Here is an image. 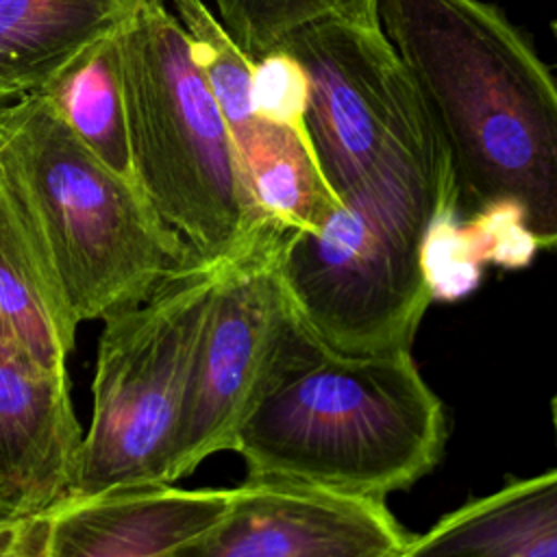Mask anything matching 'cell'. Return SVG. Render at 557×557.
Returning <instances> with one entry per match:
<instances>
[{"label": "cell", "mask_w": 557, "mask_h": 557, "mask_svg": "<svg viewBox=\"0 0 557 557\" xmlns=\"http://www.w3.org/2000/svg\"><path fill=\"white\" fill-rule=\"evenodd\" d=\"M379 20L446 146L453 220L509 209L557 248V83L527 37L483 0H379Z\"/></svg>", "instance_id": "cell-1"}, {"label": "cell", "mask_w": 557, "mask_h": 557, "mask_svg": "<svg viewBox=\"0 0 557 557\" xmlns=\"http://www.w3.org/2000/svg\"><path fill=\"white\" fill-rule=\"evenodd\" d=\"M444 444V405L411 350L339 352L298 318L233 450L246 481L385 500L429 474Z\"/></svg>", "instance_id": "cell-2"}, {"label": "cell", "mask_w": 557, "mask_h": 557, "mask_svg": "<svg viewBox=\"0 0 557 557\" xmlns=\"http://www.w3.org/2000/svg\"><path fill=\"white\" fill-rule=\"evenodd\" d=\"M0 183L78 324L135 307L202 265L139 185L100 161L41 91L0 107Z\"/></svg>", "instance_id": "cell-3"}, {"label": "cell", "mask_w": 557, "mask_h": 557, "mask_svg": "<svg viewBox=\"0 0 557 557\" xmlns=\"http://www.w3.org/2000/svg\"><path fill=\"white\" fill-rule=\"evenodd\" d=\"M278 50L307 74L309 137L342 202H379L431 222L455 218L446 146L383 28L326 13Z\"/></svg>", "instance_id": "cell-4"}, {"label": "cell", "mask_w": 557, "mask_h": 557, "mask_svg": "<svg viewBox=\"0 0 557 557\" xmlns=\"http://www.w3.org/2000/svg\"><path fill=\"white\" fill-rule=\"evenodd\" d=\"M135 181L200 263L235 255L263 224L224 115L163 0L120 28Z\"/></svg>", "instance_id": "cell-5"}, {"label": "cell", "mask_w": 557, "mask_h": 557, "mask_svg": "<svg viewBox=\"0 0 557 557\" xmlns=\"http://www.w3.org/2000/svg\"><path fill=\"white\" fill-rule=\"evenodd\" d=\"M215 274L218 261L196 265L102 320L94 411L67 498L170 483Z\"/></svg>", "instance_id": "cell-6"}, {"label": "cell", "mask_w": 557, "mask_h": 557, "mask_svg": "<svg viewBox=\"0 0 557 557\" xmlns=\"http://www.w3.org/2000/svg\"><path fill=\"white\" fill-rule=\"evenodd\" d=\"M431 226L403 209L344 200L318 231H292L281 274L302 322L339 352L411 350L435 296Z\"/></svg>", "instance_id": "cell-7"}, {"label": "cell", "mask_w": 557, "mask_h": 557, "mask_svg": "<svg viewBox=\"0 0 557 557\" xmlns=\"http://www.w3.org/2000/svg\"><path fill=\"white\" fill-rule=\"evenodd\" d=\"M289 233L263 222L235 255L218 261L170 483L191 474L211 455L233 450L246 413L300 318L281 274V248Z\"/></svg>", "instance_id": "cell-8"}, {"label": "cell", "mask_w": 557, "mask_h": 557, "mask_svg": "<svg viewBox=\"0 0 557 557\" xmlns=\"http://www.w3.org/2000/svg\"><path fill=\"white\" fill-rule=\"evenodd\" d=\"M411 540L385 500L244 481L215 522L163 557H400Z\"/></svg>", "instance_id": "cell-9"}, {"label": "cell", "mask_w": 557, "mask_h": 557, "mask_svg": "<svg viewBox=\"0 0 557 557\" xmlns=\"http://www.w3.org/2000/svg\"><path fill=\"white\" fill-rule=\"evenodd\" d=\"M83 435L67 370L41 366L0 331V485L26 513L70 496Z\"/></svg>", "instance_id": "cell-10"}, {"label": "cell", "mask_w": 557, "mask_h": 557, "mask_svg": "<svg viewBox=\"0 0 557 557\" xmlns=\"http://www.w3.org/2000/svg\"><path fill=\"white\" fill-rule=\"evenodd\" d=\"M231 490L146 485L63 498L46 511L44 557H163L215 522Z\"/></svg>", "instance_id": "cell-11"}, {"label": "cell", "mask_w": 557, "mask_h": 557, "mask_svg": "<svg viewBox=\"0 0 557 557\" xmlns=\"http://www.w3.org/2000/svg\"><path fill=\"white\" fill-rule=\"evenodd\" d=\"M128 15L115 0H0V83L15 100L44 89Z\"/></svg>", "instance_id": "cell-12"}, {"label": "cell", "mask_w": 557, "mask_h": 557, "mask_svg": "<svg viewBox=\"0 0 557 557\" xmlns=\"http://www.w3.org/2000/svg\"><path fill=\"white\" fill-rule=\"evenodd\" d=\"M78 320L0 183V331L52 370H67Z\"/></svg>", "instance_id": "cell-13"}, {"label": "cell", "mask_w": 557, "mask_h": 557, "mask_svg": "<svg viewBox=\"0 0 557 557\" xmlns=\"http://www.w3.org/2000/svg\"><path fill=\"white\" fill-rule=\"evenodd\" d=\"M557 531V468L511 481L413 535L400 557H524Z\"/></svg>", "instance_id": "cell-14"}, {"label": "cell", "mask_w": 557, "mask_h": 557, "mask_svg": "<svg viewBox=\"0 0 557 557\" xmlns=\"http://www.w3.org/2000/svg\"><path fill=\"white\" fill-rule=\"evenodd\" d=\"M237 157L263 222L318 231L342 205L320 170L313 144L289 126L257 117L237 144Z\"/></svg>", "instance_id": "cell-15"}, {"label": "cell", "mask_w": 557, "mask_h": 557, "mask_svg": "<svg viewBox=\"0 0 557 557\" xmlns=\"http://www.w3.org/2000/svg\"><path fill=\"white\" fill-rule=\"evenodd\" d=\"M39 91L100 161L137 183L128 144L120 30L87 46Z\"/></svg>", "instance_id": "cell-16"}, {"label": "cell", "mask_w": 557, "mask_h": 557, "mask_svg": "<svg viewBox=\"0 0 557 557\" xmlns=\"http://www.w3.org/2000/svg\"><path fill=\"white\" fill-rule=\"evenodd\" d=\"M174 4L191 57L202 72L237 148L257 120L252 109L255 61L235 44L202 0H174Z\"/></svg>", "instance_id": "cell-17"}, {"label": "cell", "mask_w": 557, "mask_h": 557, "mask_svg": "<svg viewBox=\"0 0 557 557\" xmlns=\"http://www.w3.org/2000/svg\"><path fill=\"white\" fill-rule=\"evenodd\" d=\"M218 20L252 59L278 50L300 26L326 15L318 0H215Z\"/></svg>", "instance_id": "cell-18"}, {"label": "cell", "mask_w": 557, "mask_h": 557, "mask_svg": "<svg viewBox=\"0 0 557 557\" xmlns=\"http://www.w3.org/2000/svg\"><path fill=\"white\" fill-rule=\"evenodd\" d=\"M307 104L309 81L294 54L274 50L255 61L252 109L257 117L289 126L311 141L307 128Z\"/></svg>", "instance_id": "cell-19"}, {"label": "cell", "mask_w": 557, "mask_h": 557, "mask_svg": "<svg viewBox=\"0 0 557 557\" xmlns=\"http://www.w3.org/2000/svg\"><path fill=\"white\" fill-rule=\"evenodd\" d=\"M46 533V513H33L0 524V557H44Z\"/></svg>", "instance_id": "cell-20"}, {"label": "cell", "mask_w": 557, "mask_h": 557, "mask_svg": "<svg viewBox=\"0 0 557 557\" xmlns=\"http://www.w3.org/2000/svg\"><path fill=\"white\" fill-rule=\"evenodd\" d=\"M329 13L339 15L348 22L381 28L379 0H318Z\"/></svg>", "instance_id": "cell-21"}, {"label": "cell", "mask_w": 557, "mask_h": 557, "mask_svg": "<svg viewBox=\"0 0 557 557\" xmlns=\"http://www.w3.org/2000/svg\"><path fill=\"white\" fill-rule=\"evenodd\" d=\"M24 516H33V513H26L22 509V505L15 500V496L0 485V524H7V522H13L17 518H24Z\"/></svg>", "instance_id": "cell-22"}, {"label": "cell", "mask_w": 557, "mask_h": 557, "mask_svg": "<svg viewBox=\"0 0 557 557\" xmlns=\"http://www.w3.org/2000/svg\"><path fill=\"white\" fill-rule=\"evenodd\" d=\"M524 557H557V531L533 546Z\"/></svg>", "instance_id": "cell-23"}, {"label": "cell", "mask_w": 557, "mask_h": 557, "mask_svg": "<svg viewBox=\"0 0 557 557\" xmlns=\"http://www.w3.org/2000/svg\"><path fill=\"white\" fill-rule=\"evenodd\" d=\"M117 4H122L126 11H137L139 7H144V4H148V2H152V0H115Z\"/></svg>", "instance_id": "cell-24"}, {"label": "cell", "mask_w": 557, "mask_h": 557, "mask_svg": "<svg viewBox=\"0 0 557 557\" xmlns=\"http://www.w3.org/2000/svg\"><path fill=\"white\" fill-rule=\"evenodd\" d=\"M550 420H553V429H555V440H557V394L550 400Z\"/></svg>", "instance_id": "cell-25"}, {"label": "cell", "mask_w": 557, "mask_h": 557, "mask_svg": "<svg viewBox=\"0 0 557 557\" xmlns=\"http://www.w3.org/2000/svg\"><path fill=\"white\" fill-rule=\"evenodd\" d=\"M15 98L7 91V87L0 83V107H4V104H9V102H13Z\"/></svg>", "instance_id": "cell-26"}, {"label": "cell", "mask_w": 557, "mask_h": 557, "mask_svg": "<svg viewBox=\"0 0 557 557\" xmlns=\"http://www.w3.org/2000/svg\"><path fill=\"white\" fill-rule=\"evenodd\" d=\"M553 35H555V41H557V22H553Z\"/></svg>", "instance_id": "cell-27"}]
</instances>
